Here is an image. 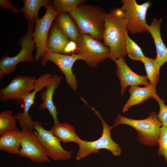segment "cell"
I'll return each mask as SVG.
<instances>
[{"instance_id":"22","label":"cell","mask_w":167,"mask_h":167,"mask_svg":"<svg viewBox=\"0 0 167 167\" xmlns=\"http://www.w3.org/2000/svg\"><path fill=\"white\" fill-rule=\"evenodd\" d=\"M49 131L65 143L73 142L78 144L81 139L77 134L74 127L67 122L54 124Z\"/></svg>"},{"instance_id":"24","label":"cell","mask_w":167,"mask_h":167,"mask_svg":"<svg viewBox=\"0 0 167 167\" xmlns=\"http://www.w3.org/2000/svg\"><path fill=\"white\" fill-rule=\"evenodd\" d=\"M86 1L85 0H54L52 2L51 5L53 10L59 14L69 13Z\"/></svg>"},{"instance_id":"5","label":"cell","mask_w":167,"mask_h":167,"mask_svg":"<svg viewBox=\"0 0 167 167\" xmlns=\"http://www.w3.org/2000/svg\"><path fill=\"white\" fill-rule=\"evenodd\" d=\"M34 25L28 24L27 33L19 42L21 49L16 56L10 57L8 55L3 56L0 60V79L5 75L11 74L15 70L19 63L26 62L32 63L34 61L32 55L35 48L33 40Z\"/></svg>"},{"instance_id":"1","label":"cell","mask_w":167,"mask_h":167,"mask_svg":"<svg viewBox=\"0 0 167 167\" xmlns=\"http://www.w3.org/2000/svg\"><path fill=\"white\" fill-rule=\"evenodd\" d=\"M126 22L119 8L106 13L103 35L104 44L109 49V58L112 61L124 58L127 55L125 33L127 32Z\"/></svg>"},{"instance_id":"12","label":"cell","mask_w":167,"mask_h":167,"mask_svg":"<svg viewBox=\"0 0 167 167\" xmlns=\"http://www.w3.org/2000/svg\"><path fill=\"white\" fill-rule=\"evenodd\" d=\"M22 131L23 137L18 155L36 163L50 162L45 148L35 132L24 128Z\"/></svg>"},{"instance_id":"29","label":"cell","mask_w":167,"mask_h":167,"mask_svg":"<svg viewBox=\"0 0 167 167\" xmlns=\"http://www.w3.org/2000/svg\"><path fill=\"white\" fill-rule=\"evenodd\" d=\"M78 49L77 42L70 40L66 45L62 54L70 55L77 51Z\"/></svg>"},{"instance_id":"30","label":"cell","mask_w":167,"mask_h":167,"mask_svg":"<svg viewBox=\"0 0 167 167\" xmlns=\"http://www.w3.org/2000/svg\"><path fill=\"white\" fill-rule=\"evenodd\" d=\"M0 6L2 9H7L10 10L14 14H19L21 11L12 5L11 1L8 0H0Z\"/></svg>"},{"instance_id":"4","label":"cell","mask_w":167,"mask_h":167,"mask_svg":"<svg viewBox=\"0 0 167 167\" xmlns=\"http://www.w3.org/2000/svg\"><path fill=\"white\" fill-rule=\"evenodd\" d=\"M99 118L102 125L101 136L98 139L93 141L80 140L79 144V149L75 156V159L79 161L92 153H96L100 150L106 149L110 151L116 156L121 155L122 149L119 144L114 142L111 137V130L112 128L104 120L100 112L94 107L90 106L87 102L85 103Z\"/></svg>"},{"instance_id":"16","label":"cell","mask_w":167,"mask_h":167,"mask_svg":"<svg viewBox=\"0 0 167 167\" xmlns=\"http://www.w3.org/2000/svg\"><path fill=\"white\" fill-rule=\"evenodd\" d=\"M162 19H154L150 25L147 24V29L152 37L156 51L155 61L160 68L167 62V48L163 41L161 33Z\"/></svg>"},{"instance_id":"17","label":"cell","mask_w":167,"mask_h":167,"mask_svg":"<svg viewBox=\"0 0 167 167\" xmlns=\"http://www.w3.org/2000/svg\"><path fill=\"white\" fill-rule=\"evenodd\" d=\"M156 86L150 84L148 86L144 87L131 86L129 90V98L123 107L122 112L126 113L133 106L141 104L149 98L154 99L157 94Z\"/></svg>"},{"instance_id":"2","label":"cell","mask_w":167,"mask_h":167,"mask_svg":"<svg viewBox=\"0 0 167 167\" xmlns=\"http://www.w3.org/2000/svg\"><path fill=\"white\" fill-rule=\"evenodd\" d=\"M69 14L76 23L80 34H87L99 41H103L106 14L103 9L83 3Z\"/></svg>"},{"instance_id":"21","label":"cell","mask_w":167,"mask_h":167,"mask_svg":"<svg viewBox=\"0 0 167 167\" xmlns=\"http://www.w3.org/2000/svg\"><path fill=\"white\" fill-rule=\"evenodd\" d=\"M23 7L21 12L28 22V24L34 25L39 18L38 12L41 7L50 6L52 1L49 0H24Z\"/></svg>"},{"instance_id":"15","label":"cell","mask_w":167,"mask_h":167,"mask_svg":"<svg viewBox=\"0 0 167 167\" xmlns=\"http://www.w3.org/2000/svg\"><path fill=\"white\" fill-rule=\"evenodd\" d=\"M63 76L55 75L50 77L47 83L46 89L41 92V99L43 101L39 106L42 109H47L51 115L54 124L59 123L57 107L54 104L53 96L55 90L60 84Z\"/></svg>"},{"instance_id":"23","label":"cell","mask_w":167,"mask_h":167,"mask_svg":"<svg viewBox=\"0 0 167 167\" xmlns=\"http://www.w3.org/2000/svg\"><path fill=\"white\" fill-rule=\"evenodd\" d=\"M143 63L150 84L156 85L159 82L160 68L155 61V58L145 57L141 61Z\"/></svg>"},{"instance_id":"20","label":"cell","mask_w":167,"mask_h":167,"mask_svg":"<svg viewBox=\"0 0 167 167\" xmlns=\"http://www.w3.org/2000/svg\"><path fill=\"white\" fill-rule=\"evenodd\" d=\"M70 41L53 23L50 28L47 41V51L62 54L65 47Z\"/></svg>"},{"instance_id":"3","label":"cell","mask_w":167,"mask_h":167,"mask_svg":"<svg viewBox=\"0 0 167 167\" xmlns=\"http://www.w3.org/2000/svg\"><path fill=\"white\" fill-rule=\"evenodd\" d=\"M120 124H125L134 128L137 132V139L141 144L148 146L158 145L162 123L156 113L152 112L147 118L134 119L118 114L114 120L112 128Z\"/></svg>"},{"instance_id":"10","label":"cell","mask_w":167,"mask_h":167,"mask_svg":"<svg viewBox=\"0 0 167 167\" xmlns=\"http://www.w3.org/2000/svg\"><path fill=\"white\" fill-rule=\"evenodd\" d=\"M36 79L33 76L15 75L7 86L1 89L0 101L15 100L19 104L24 103L26 96L34 90Z\"/></svg>"},{"instance_id":"7","label":"cell","mask_w":167,"mask_h":167,"mask_svg":"<svg viewBox=\"0 0 167 167\" xmlns=\"http://www.w3.org/2000/svg\"><path fill=\"white\" fill-rule=\"evenodd\" d=\"M119 8L122 12L126 22V28L132 34L148 32L146 26V15L152 5L149 1L138 4L135 0H122Z\"/></svg>"},{"instance_id":"26","label":"cell","mask_w":167,"mask_h":167,"mask_svg":"<svg viewBox=\"0 0 167 167\" xmlns=\"http://www.w3.org/2000/svg\"><path fill=\"white\" fill-rule=\"evenodd\" d=\"M128 32H126L125 33L127 55L131 59L141 62L146 56L141 48L129 37Z\"/></svg>"},{"instance_id":"19","label":"cell","mask_w":167,"mask_h":167,"mask_svg":"<svg viewBox=\"0 0 167 167\" xmlns=\"http://www.w3.org/2000/svg\"><path fill=\"white\" fill-rule=\"evenodd\" d=\"M22 131L17 128L1 135L0 149L8 153L18 154L23 139Z\"/></svg>"},{"instance_id":"8","label":"cell","mask_w":167,"mask_h":167,"mask_svg":"<svg viewBox=\"0 0 167 167\" xmlns=\"http://www.w3.org/2000/svg\"><path fill=\"white\" fill-rule=\"evenodd\" d=\"M35 132L39 141L45 148L48 156L55 161H64L71 159L72 151H67L61 146V141L50 131L45 129L41 123L33 121Z\"/></svg>"},{"instance_id":"25","label":"cell","mask_w":167,"mask_h":167,"mask_svg":"<svg viewBox=\"0 0 167 167\" xmlns=\"http://www.w3.org/2000/svg\"><path fill=\"white\" fill-rule=\"evenodd\" d=\"M16 119L11 110L3 111L0 113V135L17 129Z\"/></svg>"},{"instance_id":"28","label":"cell","mask_w":167,"mask_h":167,"mask_svg":"<svg viewBox=\"0 0 167 167\" xmlns=\"http://www.w3.org/2000/svg\"><path fill=\"white\" fill-rule=\"evenodd\" d=\"M154 99L158 102L159 106L157 117L162 123V126L167 128V105L165 104L164 101L160 98L157 94Z\"/></svg>"},{"instance_id":"9","label":"cell","mask_w":167,"mask_h":167,"mask_svg":"<svg viewBox=\"0 0 167 167\" xmlns=\"http://www.w3.org/2000/svg\"><path fill=\"white\" fill-rule=\"evenodd\" d=\"M46 11L41 18L36 21L33 33V40L36 48L34 61L36 62L41 58L47 51V41L49 32L55 18L59 14L53 9L51 4L46 7Z\"/></svg>"},{"instance_id":"11","label":"cell","mask_w":167,"mask_h":167,"mask_svg":"<svg viewBox=\"0 0 167 167\" xmlns=\"http://www.w3.org/2000/svg\"><path fill=\"white\" fill-rule=\"evenodd\" d=\"M80 59L81 60V57L76 54L67 55L46 51L41 58V64L44 67L48 61L55 64L64 75L66 82L70 88L76 91L78 88V82L72 69L75 62Z\"/></svg>"},{"instance_id":"27","label":"cell","mask_w":167,"mask_h":167,"mask_svg":"<svg viewBox=\"0 0 167 167\" xmlns=\"http://www.w3.org/2000/svg\"><path fill=\"white\" fill-rule=\"evenodd\" d=\"M159 148L158 154L163 156L167 163V128L162 126L160 129L158 141Z\"/></svg>"},{"instance_id":"13","label":"cell","mask_w":167,"mask_h":167,"mask_svg":"<svg viewBox=\"0 0 167 167\" xmlns=\"http://www.w3.org/2000/svg\"><path fill=\"white\" fill-rule=\"evenodd\" d=\"M52 76L51 74L47 73L41 75L35 81L34 90L25 96L24 101V111L19 112L14 116L16 120L19 121L20 126L33 132V123L28 111L34 103L36 93L43 88L46 87L49 79Z\"/></svg>"},{"instance_id":"18","label":"cell","mask_w":167,"mask_h":167,"mask_svg":"<svg viewBox=\"0 0 167 167\" xmlns=\"http://www.w3.org/2000/svg\"><path fill=\"white\" fill-rule=\"evenodd\" d=\"M54 21L60 31L70 40L77 42L80 32L76 24L68 13L59 14Z\"/></svg>"},{"instance_id":"14","label":"cell","mask_w":167,"mask_h":167,"mask_svg":"<svg viewBox=\"0 0 167 167\" xmlns=\"http://www.w3.org/2000/svg\"><path fill=\"white\" fill-rule=\"evenodd\" d=\"M116 75L118 78L121 86V94H124L128 86L142 85L148 86L150 82L146 76L139 75L133 71L126 63L124 58L115 60Z\"/></svg>"},{"instance_id":"6","label":"cell","mask_w":167,"mask_h":167,"mask_svg":"<svg viewBox=\"0 0 167 167\" xmlns=\"http://www.w3.org/2000/svg\"><path fill=\"white\" fill-rule=\"evenodd\" d=\"M77 43L78 49L76 54L88 66L96 67L109 58V48L100 41L86 34H80Z\"/></svg>"}]
</instances>
